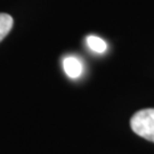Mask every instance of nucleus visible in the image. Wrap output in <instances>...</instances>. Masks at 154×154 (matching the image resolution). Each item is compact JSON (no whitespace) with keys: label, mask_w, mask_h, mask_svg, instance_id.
<instances>
[{"label":"nucleus","mask_w":154,"mask_h":154,"mask_svg":"<svg viewBox=\"0 0 154 154\" xmlns=\"http://www.w3.org/2000/svg\"><path fill=\"white\" fill-rule=\"evenodd\" d=\"M86 42L88 45V47L90 49L95 51V53H104L106 50V42L102 38H99L97 35H88L86 39Z\"/></svg>","instance_id":"20e7f679"},{"label":"nucleus","mask_w":154,"mask_h":154,"mask_svg":"<svg viewBox=\"0 0 154 154\" xmlns=\"http://www.w3.org/2000/svg\"><path fill=\"white\" fill-rule=\"evenodd\" d=\"M132 131L154 143V109H144L136 112L130 119Z\"/></svg>","instance_id":"f257e3e1"},{"label":"nucleus","mask_w":154,"mask_h":154,"mask_svg":"<svg viewBox=\"0 0 154 154\" xmlns=\"http://www.w3.org/2000/svg\"><path fill=\"white\" fill-rule=\"evenodd\" d=\"M63 67H64V71L67 74V77L71 79H77L83 72L82 63L79 61L77 57H73V56H69L63 61Z\"/></svg>","instance_id":"f03ea898"},{"label":"nucleus","mask_w":154,"mask_h":154,"mask_svg":"<svg viewBox=\"0 0 154 154\" xmlns=\"http://www.w3.org/2000/svg\"><path fill=\"white\" fill-rule=\"evenodd\" d=\"M14 24V20L11 15L6 14V13H0V41H2V39L11 32V28Z\"/></svg>","instance_id":"7ed1b4c3"}]
</instances>
